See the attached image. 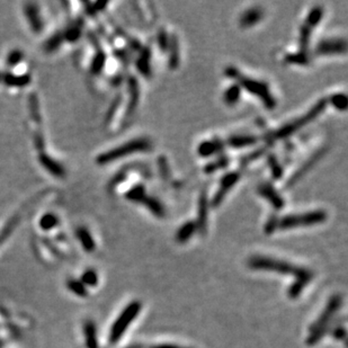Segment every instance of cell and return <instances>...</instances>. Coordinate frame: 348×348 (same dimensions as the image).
Listing matches in <instances>:
<instances>
[{"label":"cell","instance_id":"19","mask_svg":"<svg viewBox=\"0 0 348 348\" xmlns=\"http://www.w3.org/2000/svg\"><path fill=\"white\" fill-rule=\"evenodd\" d=\"M39 161L49 173L52 174L53 176L63 177L66 175V170H64L63 166L61 164H59L58 161L54 160V159L51 158L50 156H48L47 153L41 152L39 157Z\"/></svg>","mask_w":348,"mask_h":348},{"label":"cell","instance_id":"9","mask_svg":"<svg viewBox=\"0 0 348 348\" xmlns=\"http://www.w3.org/2000/svg\"><path fill=\"white\" fill-rule=\"evenodd\" d=\"M347 52V42L344 39H326L318 42L315 49L317 55L345 54Z\"/></svg>","mask_w":348,"mask_h":348},{"label":"cell","instance_id":"15","mask_svg":"<svg viewBox=\"0 0 348 348\" xmlns=\"http://www.w3.org/2000/svg\"><path fill=\"white\" fill-rule=\"evenodd\" d=\"M264 17V11L259 7H251L244 11L243 15L240 16L239 25L243 28H249L251 26L256 25L257 23H259Z\"/></svg>","mask_w":348,"mask_h":348},{"label":"cell","instance_id":"54","mask_svg":"<svg viewBox=\"0 0 348 348\" xmlns=\"http://www.w3.org/2000/svg\"><path fill=\"white\" fill-rule=\"evenodd\" d=\"M122 81H123V78L121 77V75H116L115 78L112 79V85L113 86H119Z\"/></svg>","mask_w":348,"mask_h":348},{"label":"cell","instance_id":"51","mask_svg":"<svg viewBox=\"0 0 348 348\" xmlns=\"http://www.w3.org/2000/svg\"><path fill=\"white\" fill-rule=\"evenodd\" d=\"M331 335L334 336V338L336 339H344L346 337V329L343 326H336L331 330Z\"/></svg>","mask_w":348,"mask_h":348},{"label":"cell","instance_id":"45","mask_svg":"<svg viewBox=\"0 0 348 348\" xmlns=\"http://www.w3.org/2000/svg\"><path fill=\"white\" fill-rule=\"evenodd\" d=\"M121 103H122V96L117 95L114 98V100L112 101V104H111V106H109V108H108V111H107V114H106V119H105L106 123H109L113 120V117H114V115L116 114L117 108L120 107Z\"/></svg>","mask_w":348,"mask_h":348},{"label":"cell","instance_id":"55","mask_svg":"<svg viewBox=\"0 0 348 348\" xmlns=\"http://www.w3.org/2000/svg\"><path fill=\"white\" fill-rule=\"evenodd\" d=\"M126 348H146V346L141 345V344H134V345H131Z\"/></svg>","mask_w":348,"mask_h":348},{"label":"cell","instance_id":"18","mask_svg":"<svg viewBox=\"0 0 348 348\" xmlns=\"http://www.w3.org/2000/svg\"><path fill=\"white\" fill-rule=\"evenodd\" d=\"M258 142V138L251 134H243V135H232L226 140L225 146L233 149H244L247 147L255 146Z\"/></svg>","mask_w":348,"mask_h":348},{"label":"cell","instance_id":"49","mask_svg":"<svg viewBox=\"0 0 348 348\" xmlns=\"http://www.w3.org/2000/svg\"><path fill=\"white\" fill-rule=\"evenodd\" d=\"M212 141H213L214 147H215V153L220 154V156H222V154H224L225 142H223L222 140L220 138H218V137H214L213 139H212Z\"/></svg>","mask_w":348,"mask_h":348},{"label":"cell","instance_id":"43","mask_svg":"<svg viewBox=\"0 0 348 348\" xmlns=\"http://www.w3.org/2000/svg\"><path fill=\"white\" fill-rule=\"evenodd\" d=\"M81 283L85 286H96L98 284V275L94 270L86 271L81 276Z\"/></svg>","mask_w":348,"mask_h":348},{"label":"cell","instance_id":"44","mask_svg":"<svg viewBox=\"0 0 348 348\" xmlns=\"http://www.w3.org/2000/svg\"><path fill=\"white\" fill-rule=\"evenodd\" d=\"M18 221H20V218H18V215H16V217L11 219V220L7 223V225L3 228L2 231L0 232V245H1V243H3V241L10 236V233L13 232V230L16 228Z\"/></svg>","mask_w":348,"mask_h":348},{"label":"cell","instance_id":"10","mask_svg":"<svg viewBox=\"0 0 348 348\" xmlns=\"http://www.w3.org/2000/svg\"><path fill=\"white\" fill-rule=\"evenodd\" d=\"M209 207L210 200L207 195V188L204 187L200 191L199 198V210H198V220H196V228L200 236H205L207 231V221H209Z\"/></svg>","mask_w":348,"mask_h":348},{"label":"cell","instance_id":"6","mask_svg":"<svg viewBox=\"0 0 348 348\" xmlns=\"http://www.w3.org/2000/svg\"><path fill=\"white\" fill-rule=\"evenodd\" d=\"M327 218V212L323 210H313L298 214H287L285 217L279 218L278 229L290 230L302 228V226H311L323 223Z\"/></svg>","mask_w":348,"mask_h":348},{"label":"cell","instance_id":"39","mask_svg":"<svg viewBox=\"0 0 348 348\" xmlns=\"http://www.w3.org/2000/svg\"><path fill=\"white\" fill-rule=\"evenodd\" d=\"M329 101H330V104L334 106L336 109H338V111H346L348 100L345 94H334V95L329 98Z\"/></svg>","mask_w":348,"mask_h":348},{"label":"cell","instance_id":"17","mask_svg":"<svg viewBox=\"0 0 348 348\" xmlns=\"http://www.w3.org/2000/svg\"><path fill=\"white\" fill-rule=\"evenodd\" d=\"M169 59H168V67L170 70L178 69L180 63V50H179V40L176 34L170 35V43H169Z\"/></svg>","mask_w":348,"mask_h":348},{"label":"cell","instance_id":"32","mask_svg":"<svg viewBox=\"0 0 348 348\" xmlns=\"http://www.w3.org/2000/svg\"><path fill=\"white\" fill-rule=\"evenodd\" d=\"M313 29L310 26L302 24L300 28V37H298V45H300V52L308 53L310 39H311V34Z\"/></svg>","mask_w":348,"mask_h":348},{"label":"cell","instance_id":"20","mask_svg":"<svg viewBox=\"0 0 348 348\" xmlns=\"http://www.w3.org/2000/svg\"><path fill=\"white\" fill-rule=\"evenodd\" d=\"M31 75H15V74H1V80L0 82H3L6 86L8 87H16V88H23L31 84Z\"/></svg>","mask_w":348,"mask_h":348},{"label":"cell","instance_id":"33","mask_svg":"<svg viewBox=\"0 0 348 348\" xmlns=\"http://www.w3.org/2000/svg\"><path fill=\"white\" fill-rule=\"evenodd\" d=\"M59 223V218L56 217L54 213H51V212H48V213L43 214L41 217L39 221L40 228L44 230V231H50V230L54 229Z\"/></svg>","mask_w":348,"mask_h":348},{"label":"cell","instance_id":"42","mask_svg":"<svg viewBox=\"0 0 348 348\" xmlns=\"http://www.w3.org/2000/svg\"><path fill=\"white\" fill-rule=\"evenodd\" d=\"M24 59V54H23V52L21 50H18V49H15V50L10 51L8 53V55H7V66L9 68H14L16 67L17 64H20L22 62V60Z\"/></svg>","mask_w":348,"mask_h":348},{"label":"cell","instance_id":"1","mask_svg":"<svg viewBox=\"0 0 348 348\" xmlns=\"http://www.w3.org/2000/svg\"><path fill=\"white\" fill-rule=\"evenodd\" d=\"M248 266L257 271H266L282 275H291L294 276L297 279H304V281L308 282H311L313 278V273L308 268L267 256H252L248 260Z\"/></svg>","mask_w":348,"mask_h":348},{"label":"cell","instance_id":"46","mask_svg":"<svg viewBox=\"0 0 348 348\" xmlns=\"http://www.w3.org/2000/svg\"><path fill=\"white\" fill-rule=\"evenodd\" d=\"M62 41H63L62 33H58L48 40V42L45 43V48H47V50L49 52L54 51L60 47V44H61Z\"/></svg>","mask_w":348,"mask_h":348},{"label":"cell","instance_id":"53","mask_svg":"<svg viewBox=\"0 0 348 348\" xmlns=\"http://www.w3.org/2000/svg\"><path fill=\"white\" fill-rule=\"evenodd\" d=\"M148 348H188V347L174 345V344H160V345H152Z\"/></svg>","mask_w":348,"mask_h":348},{"label":"cell","instance_id":"37","mask_svg":"<svg viewBox=\"0 0 348 348\" xmlns=\"http://www.w3.org/2000/svg\"><path fill=\"white\" fill-rule=\"evenodd\" d=\"M310 282L304 281V279H296V282H293L291 284L289 291H287V294L291 298H297L298 296L303 292L304 287L309 284Z\"/></svg>","mask_w":348,"mask_h":348},{"label":"cell","instance_id":"56","mask_svg":"<svg viewBox=\"0 0 348 348\" xmlns=\"http://www.w3.org/2000/svg\"><path fill=\"white\" fill-rule=\"evenodd\" d=\"M0 80H1V74H0Z\"/></svg>","mask_w":348,"mask_h":348},{"label":"cell","instance_id":"7","mask_svg":"<svg viewBox=\"0 0 348 348\" xmlns=\"http://www.w3.org/2000/svg\"><path fill=\"white\" fill-rule=\"evenodd\" d=\"M142 305L139 301H132L131 303H128L125 306V309L121 312L119 318H117L115 323H113L111 332H109V343H111L112 345H114V344H116L122 338V336L124 335V332L126 331L130 323H133L135 318L138 317Z\"/></svg>","mask_w":348,"mask_h":348},{"label":"cell","instance_id":"16","mask_svg":"<svg viewBox=\"0 0 348 348\" xmlns=\"http://www.w3.org/2000/svg\"><path fill=\"white\" fill-rule=\"evenodd\" d=\"M25 14L27 17V21L31 25L33 32L40 33L43 29V22L41 18L40 9L35 3H27L25 7Z\"/></svg>","mask_w":348,"mask_h":348},{"label":"cell","instance_id":"34","mask_svg":"<svg viewBox=\"0 0 348 348\" xmlns=\"http://www.w3.org/2000/svg\"><path fill=\"white\" fill-rule=\"evenodd\" d=\"M267 149H268L267 147H260V148L251 151L250 153L246 154V156L241 157L239 159V165L241 167H246V166L251 164V162L258 160V159L262 158L265 153H267Z\"/></svg>","mask_w":348,"mask_h":348},{"label":"cell","instance_id":"23","mask_svg":"<svg viewBox=\"0 0 348 348\" xmlns=\"http://www.w3.org/2000/svg\"><path fill=\"white\" fill-rule=\"evenodd\" d=\"M77 238L79 241H80L82 248H84L86 251L92 252L95 250V241H94V238L92 234H90L89 230L86 229L85 226H80V228L77 230Z\"/></svg>","mask_w":348,"mask_h":348},{"label":"cell","instance_id":"11","mask_svg":"<svg viewBox=\"0 0 348 348\" xmlns=\"http://www.w3.org/2000/svg\"><path fill=\"white\" fill-rule=\"evenodd\" d=\"M326 151H327L326 148H323V149H319L318 151H316V152L313 153L312 156L308 159V160H306L305 162H303V165L300 166V167L297 169V172L290 177V179H289V181H287L286 186L291 187V186H293V185H296L298 180H301L302 177L305 176V174L308 173V172H310V170L312 169L313 166H315L317 162L319 161L320 159L324 156Z\"/></svg>","mask_w":348,"mask_h":348},{"label":"cell","instance_id":"26","mask_svg":"<svg viewBox=\"0 0 348 348\" xmlns=\"http://www.w3.org/2000/svg\"><path fill=\"white\" fill-rule=\"evenodd\" d=\"M125 198L127 200L133 203H142L143 199L147 198V190L143 184H137L131 187L125 193Z\"/></svg>","mask_w":348,"mask_h":348},{"label":"cell","instance_id":"2","mask_svg":"<svg viewBox=\"0 0 348 348\" xmlns=\"http://www.w3.org/2000/svg\"><path fill=\"white\" fill-rule=\"evenodd\" d=\"M224 75L228 78L237 81V85L239 86L240 88H244L247 93L258 97L265 107L270 109V111L274 109L276 106H277V101H276L273 94L271 93L270 86H268L266 82L247 77V75L241 74V71L233 66L226 67L224 70Z\"/></svg>","mask_w":348,"mask_h":348},{"label":"cell","instance_id":"24","mask_svg":"<svg viewBox=\"0 0 348 348\" xmlns=\"http://www.w3.org/2000/svg\"><path fill=\"white\" fill-rule=\"evenodd\" d=\"M230 164V158L226 156V154H222V156H219L218 159H215L214 161H211L209 164H206L204 166L203 172L206 174V175H212V174L217 173L218 170L224 169L229 166Z\"/></svg>","mask_w":348,"mask_h":348},{"label":"cell","instance_id":"3","mask_svg":"<svg viewBox=\"0 0 348 348\" xmlns=\"http://www.w3.org/2000/svg\"><path fill=\"white\" fill-rule=\"evenodd\" d=\"M343 304V298L340 294H336L329 298L328 303L324 306L323 311L321 312L319 318L313 323L309 329V337L306 338V344L309 346H313L319 343L324 336L330 332V329H334V318L340 306Z\"/></svg>","mask_w":348,"mask_h":348},{"label":"cell","instance_id":"8","mask_svg":"<svg viewBox=\"0 0 348 348\" xmlns=\"http://www.w3.org/2000/svg\"><path fill=\"white\" fill-rule=\"evenodd\" d=\"M240 177H241V173L238 172V170L224 174V175L221 177L220 185H219L217 193L214 194L213 199H211L210 206L213 207V209H217V207L220 206L223 200H224L225 196L228 195V193L231 191L234 185L239 181Z\"/></svg>","mask_w":348,"mask_h":348},{"label":"cell","instance_id":"28","mask_svg":"<svg viewBox=\"0 0 348 348\" xmlns=\"http://www.w3.org/2000/svg\"><path fill=\"white\" fill-rule=\"evenodd\" d=\"M241 97V88L237 84L229 86L223 94V100L228 106L236 105L240 100Z\"/></svg>","mask_w":348,"mask_h":348},{"label":"cell","instance_id":"50","mask_svg":"<svg viewBox=\"0 0 348 348\" xmlns=\"http://www.w3.org/2000/svg\"><path fill=\"white\" fill-rule=\"evenodd\" d=\"M107 5H108V2H105V1H97L95 3H92V5H90V7L88 8L89 14L95 15V14L98 13V11H101L103 9H105L106 6H107Z\"/></svg>","mask_w":348,"mask_h":348},{"label":"cell","instance_id":"47","mask_svg":"<svg viewBox=\"0 0 348 348\" xmlns=\"http://www.w3.org/2000/svg\"><path fill=\"white\" fill-rule=\"evenodd\" d=\"M68 286H69L70 291H73L75 294H77L79 297H86L87 296V290L85 285L82 284L81 282L78 281H69L68 283Z\"/></svg>","mask_w":348,"mask_h":348},{"label":"cell","instance_id":"30","mask_svg":"<svg viewBox=\"0 0 348 348\" xmlns=\"http://www.w3.org/2000/svg\"><path fill=\"white\" fill-rule=\"evenodd\" d=\"M106 59H107L106 53L101 51L100 49L97 50L92 60V64H90V71H92L93 75H99L103 71L106 64Z\"/></svg>","mask_w":348,"mask_h":348},{"label":"cell","instance_id":"41","mask_svg":"<svg viewBox=\"0 0 348 348\" xmlns=\"http://www.w3.org/2000/svg\"><path fill=\"white\" fill-rule=\"evenodd\" d=\"M278 221L279 218L277 214L272 213L270 215V218L267 219L266 223H265L264 225V232L265 234H267V236H271L272 233H274L276 230L278 229Z\"/></svg>","mask_w":348,"mask_h":348},{"label":"cell","instance_id":"38","mask_svg":"<svg viewBox=\"0 0 348 348\" xmlns=\"http://www.w3.org/2000/svg\"><path fill=\"white\" fill-rule=\"evenodd\" d=\"M198 153L202 158H209L215 154V147L212 140L210 141H202L198 147Z\"/></svg>","mask_w":348,"mask_h":348},{"label":"cell","instance_id":"25","mask_svg":"<svg viewBox=\"0 0 348 348\" xmlns=\"http://www.w3.org/2000/svg\"><path fill=\"white\" fill-rule=\"evenodd\" d=\"M87 348H98L97 328L93 321H87L84 327Z\"/></svg>","mask_w":348,"mask_h":348},{"label":"cell","instance_id":"31","mask_svg":"<svg viewBox=\"0 0 348 348\" xmlns=\"http://www.w3.org/2000/svg\"><path fill=\"white\" fill-rule=\"evenodd\" d=\"M284 61L289 64H298V66H308L310 63V56L308 53L296 52L287 53L284 56Z\"/></svg>","mask_w":348,"mask_h":348},{"label":"cell","instance_id":"35","mask_svg":"<svg viewBox=\"0 0 348 348\" xmlns=\"http://www.w3.org/2000/svg\"><path fill=\"white\" fill-rule=\"evenodd\" d=\"M157 166L159 169V174H160L161 178L165 181H169L172 179V170H170L169 161L165 156H159L157 158Z\"/></svg>","mask_w":348,"mask_h":348},{"label":"cell","instance_id":"36","mask_svg":"<svg viewBox=\"0 0 348 348\" xmlns=\"http://www.w3.org/2000/svg\"><path fill=\"white\" fill-rule=\"evenodd\" d=\"M156 41H157V45H158L159 50H160L162 53L168 52L169 43H170V35L165 28L158 29Z\"/></svg>","mask_w":348,"mask_h":348},{"label":"cell","instance_id":"12","mask_svg":"<svg viewBox=\"0 0 348 348\" xmlns=\"http://www.w3.org/2000/svg\"><path fill=\"white\" fill-rule=\"evenodd\" d=\"M258 194L271 203V205L276 211L282 210L285 205V200L283 199L281 194L275 190V187L271 183H262L257 188Z\"/></svg>","mask_w":348,"mask_h":348},{"label":"cell","instance_id":"48","mask_svg":"<svg viewBox=\"0 0 348 348\" xmlns=\"http://www.w3.org/2000/svg\"><path fill=\"white\" fill-rule=\"evenodd\" d=\"M29 107H31V112L33 113L34 119H35L37 122H41L40 119V109H39V101H37V98L35 95H31L29 97Z\"/></svg>","mask_w":348,"mask_h":348},{"label":"cell","instance_id":"21","mask_svg":"<svg viewBox=\"0 0 348 348\" xmlns=\"http://www.w3.org/2000/svg\"><path fill=\"white\" fill-rule=\"evenodd\" d=\"M196 231H198V228H196L195 221H187L185 222L178 230H177L175 239L177 243L184 244L190 240L191 238L194 236V233Z\"/></svg>","mask_w":348,"mask_h":348},{"label":"cell","instance_id":"27","mask_svg":"<svg viewBox=\"0 0 348 348\" xmlns=\"http://www.w3.org/2000/svg\"><path fill=\"white\" fill-rule=\"evenodd\" d=\"M267 164L268 167L271 169L272 177H273L274 180H279L284 175V169H283V166L281 165V162L277 159V157L275 156L274 153H270L267 156Z\"/></svg>","mask_w":348,"mask_h":348},{"label":"cell","instance_id":"22","mask_svg":"<svg viewBox=\"0 0 348 348\" xmlns=\"http://www.w3.org/2000/svg\"><path fill=\"white\" fill-rule=\"evenodd\" d=\"M142 204L147 206V209H148L151 213L154 215V217H157L159 219H162V218L166 217L165 206L162 205V203L160 202V200H158L157 199L152 198V196L147 195V198L143 199Z\"/></svg>","mask_w":348,"mask_h":348},{"label":"cell","instance_id":"14","mask_svg":"<svg viewBox=\"0 0 348 348\" xmlns=\"http://www.w3.org/2000/svg\"><path fill=\"white\" fill-rule=\"evenodd\" d=\"M151 56H152V50L149 44L143 45L141 50H140V54L138 59L135 60V67L139 71L140 75H142L143 77L150 78L152 75V69H151Z\"/></svg>","mask_w":348,"mask_h":348},{"label":"cell","instance_id":"40","mask_svg":"<svg viewBox=\"0 0 348 348\" xmlns=\"http://www.w3.org/2000/svg\"><path fill=\"white\" fill-rule=\"evenodd\" d=\"M63 40L68 41V42L74 43L75 41H78L81 36V26L75 24L74 26H70L66 32L62 33Z\"/></svg>","mask_w":348,"mask_h":348},{"label":"cell","instance_id":"13","mask_svg":"<svg viewBox=\"0 0 348 348\" xmlns=\"http://www.w3.org/2000/svg\"><path fill=\"white\" fill-rule=\"evenodd\" d=\"M127 90H128V101L125 112V119H130V116L134 114L140 99V86L138 79L134 75L127 77Z\"/></svg>","mask_w":348,"mask_h":348},{"label":"cell","instance_id":"4","mask_svg":"<svg viewBox=\"0 0 348 348\" xmlns=\"http://www.w3.org/2000/svg\"><path fill=\"white\" fill-rule=\"evenodd\" d=\"M327 105L328 99H326V98H321V99L318 100L304 115L300 116L298 119L285 124V125L279 127L277 131H275L273 135H272V138H273V140H283L285 138H289L290 135H292L298 130H301L306 124L311 123L312 121H315L320 114H323L324 109L327 108Z\"/></svg>","mask_w":348,"mask_h":348},{"label":"cell","instance_id":"52","mask_svg":"<svg viewBox=\"0 0 348 348\" xmlns=\"http://www.w3.org/2000/svg\"><path fill=\"white\" fill-rule=\"evenodd\" d=\"M115 55H116V58L121 60L123 63H127L128 62V60H130V54L125 51V50H123V49H120V50H116L115 51Z\"/></svg>","mask_w":348,"mask_h":348},{"label":"cell","instance_id":"29","mask_svg":"<svg viewBox=\"0 0 348 348\" xmlns=\"http://www.w3.org/2000/svg\"><path fill=\"white\" fill-rule=\"evenodd\" d=\"M323 7H321V6H315V7H312L311 9H310L308 15H306L304 24L310 26V27L313 29L318 24H319L321 21H323Z\"/></svg>","mask_w":348,"mask_h":348},{"label":"cell","instance_id":"5","mask_svg":"<svg viewBox=\"0 0 348 348\" xmlns=\"http://www.w3.org/2000/svg\"><path fill=\"white\" fill-rule=\"evenodd\" d=\"M152 149V145L151 141L147 138H139L130 140L123 145H121L116 148L106 151V152L99 154L97 157L96 161L98 165H107L111 164L117 159L124 158L133 154L135 152H145V151H149Z\"/></svg>","mask_w":348,"mask_h":348}]
</instances>
